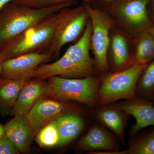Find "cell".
Returning a JSON list of instances; mask_svg holds the SVG:
<instances>
[{
    "label": "cell",
    "instance_id": "1",
    "mask_svg": "<svg viewBox=\"0 0 154 154\" xmlns=\"http://www.w3.org/2000/svg\"><path fill=\"white\" fill-rule=\"evenodd\" d=\"M61 4L42 9L33 8L11 2L0 10V52L28 28L63 8Z\"/></svg>",
    "mask_w": 154,
    "mask_h": 154
},
{
    "label": "cell",
    "instance_id": "2",
    "mask_svg": "<svg viewBox=\"0 0 154 154\" xmlns=\"http://www.w3.org/2000/svg\"><path fill=\"white\" fill-rule=\"evenodd\" d=\"M58 19V12L45 17L18 36L2 52V61L19 56L47 51Z\"/></svg>",
    "mask_w": 154,
    "mask_h": 154
},
{
    "label": "cell",
    "instance_id": "3",
    "mask_svg": "<svg viewBox=\"0 0 154 154\" xmlns=\"http://www.w3.org/2000/svg\"><path fill=\"white\" fill-rule=\"evenodd\" d=\"M146 65L136 63L121 71L100 75L97 105L104 106L119 100L136 98L137 82Z\"/></svg>",
    "mask_w": 154,
    "mask_h": 154
},
{
    "label": "cell",
    "instance_id": "4",
    "mask_svg": "<svg viewBox=\"0 0 154 154\" xmlns=\"http://www.w3.org/2000/svg\"><path fill=\"white\" fill-rule=\"evenodd\" d=\"M48 80V96L61 102L74 101L89 107L97 105L100 75L72 79L54 76Z\"/></svg>",
    "mask_w": 154,
    "mask_h": 154
},
{
    "label": "cell",
    "instance_id": "5",
    "mask_svg": "<svg viewBox=\"0 0 154 154\" xmlns=\"http://www.w3.org/2000/svg\"><path fill=\"white\" fill-rule=\"evenodd\" d=\"M149 0H115L103 7L115 26L134 35L152 25L148 11Z\"/></svg>",
    "mask_w": 154,
    "mask_h": 154
},
{
    "label": "cell",
    "instance_id": "6",
    "mask_svg": "<svg viewBox=\"0 0 154 154\" xmlns=\"http://www.w3.org/2000/svg\"><path fill=\"white\" fill-rule=\"evenodd\" d=\"M90 19L88 10L83 3L75 8L68 7L60 10L47 51L57 57L65 45L75 41L82 35Z\"/></svg>",
    "mask_w": 154,
    "mask_h": 154
},
{
    "label": "cell",
    "instance_id": "7",
    "mask_svg": "<svg viewBox=\"0 0 154 154\" xmlns=\"http://www.w3.org/2000/svg\"><path fill=\"white\" fill-rule=\"evenodd\" d=\"M88 10L92 25L91 50L94 56L96 71L99 75L110 72L108 61L110 33L114 24L107 14L101 10L93 8L83 3Z\"/></svg>",
    "mask_w": 154,
    "mask_h": 154
},
{
    "label": "cell",
    "instance_id": "8",
    "mask_svg": "<svg viewBox=\"0 0 154 154\" xmlns=\"http://www.w3.org/2000/svg\"><path fill=\"white\" fill-rule=\"evenodd\" d=\"M134 36L115 25L111 28L107 55L110 72L121 71L137 63L134 55Z\"/></svg>",
    "mask_w": 154,
    "mask_h": 154
},
{
    "label": "cell",
    "instance_id": "9",
    "mask_svg": "<svg viewBox=\"0 0 154 154\" xmlns=\"http://www.w3.org/2000/svg\"><path fill=\"white\" fill-rule=\"evenodd\" d=\"M54 57L52 53L45 51L26 54L3 61V78L28 82L33 78L38 66Z\"/></svg>",
    "mask_w": 154,
    "mask_h": 154
},
{
    "label": "cell",
    "instance_id": "10",
    "mask_svg": "<svg viewBox=\"0 0 154 154\" xmlns=\"http://www.w3.org/2000/svg\"><path fill=\"white\" fill-rule=\"evenodd\" d=\"M66 102L45 96L37 101L27 115L26 119L34 134L57 116L70 113Z\"/></svg>",
    "mask_w": 154,
    "mask_h": 154
},
{
    "label": "cell",
    "instance_id": "11",
    "mask_svg": "<svg viewBox=\"0 0 154 154\" xmlns=\"http://www.w3.org/2000/svg\"><path fill=\"white\" fill-rule=\"evenodd\" d=\"M115 103L128 115L132 116L135 119V123L129 131L130 136H133L148 127L154 128V105L150 100L137 97Z\"/></svg>",
    "mask_w": 154,
    "mask_h": 154
},
{
    "label": "cell",
    "instance_id": "12",
    "mask_svg": "<svg viewBox=\"0 0 154 154\" xmlns=\"http://www.w3.org/2000/svg\"><path fill=\"white\" fill-rule=\"evenodd\" d=\"M92 33V23L90 19L79 39L73 45L69 47L64 54L88 75H99L96 71L94 59L90 54Z\"/></svg>",
    "mask_w": 154,
    "mask_h": 154
},
{
    "label": "cell",
    "instance_id": "13",
    "mask_svg": "<svg viewBox=\"0 0 154 154\" xmlns=\"http://www.w3.org/2000/svg\"><path fill=\"white\" fill-rule=\"evenodd\" d=\"M76 147L82 150L100 152H113L120 149L119 143L115 137L97 123L80 140Z\"/></svg>",
    "mask_w": 154,
    "mask_h": 154
},
{
    "label": "cell",
    "instance_id": "14",
    "mask_svg": "<svg viewBox=\"0 0 154 154\" xmlns=\"http://www.w3.org/2000/svg\"><path fill=\"white\" fill-rule=\"evenodd\" d=\"M48 94V83L45 80L34 79L26 82L10 115L20 114L26 116L37 101Z\"/></svg>",
    "mask_w": 154,
    "mask_h": 154
},
{
    "label": "cell",
    "instance_id": "15",
    "mask_svg": "<svg viewBox=\"0 0 154 154\" xmlns=\"http://www.w3.org/2000/svg\"><path fill=\"white\" fill-rule=\"evenodd\" d=\"M90 75L77 66L68 56L64 54L54 63H44L38 66L34 72L33 79L45 80L54 76L72 79Z\"/></svg>",
    "mask_w": 154,
    "mask_h": 154
},
{
    "label": "cell",
    "instance_id": "16",
    "mask_svg": "<svg viewBox=\"0 0 154 154\" xmlns=\"http://www.w3.org/2000/svg\"><path fill=\"white\" fill-rule=\"evenodd\" d=\"M4 125L5 134L13 142L20 153L27 152L35 135L25 116L17 114Z\"/></svg>",
    "mask_w": 154,
    "mask_h": 154
},
{
    "label": "cell",
    "instance_id": "17",
    "mask_svg": "<svg viewBox=\"0 0 154 154\" xmlns=\"http://www.w3.org/2000/svg\"><path fill=\"white\" fill-rule=\"evenodd\" d=\"M96 113L97 118L110 129L122 144H125V129L127 113L114 104L101 106Z\"/></svg>",
    "mask_w": 154,
    "mask_h": 154
},
{
    "label": "cell",
    "instance_id": "18",
    "mask_svg": "<svg viewBox=\"0 0 154 154\" xmlns=\"http://www.w3.org/2000/svg\"><path fill=\"white\" fill-rule=\"evenodd\" d=\"M53 120L58 131L59 142L58 146H60L71 143L81 133L85 126L82 117L74 113H65Z\"/></svg>",
    "mask_w": 154,
    "mask_h": 154
},
{
    "label": "cell",
    "instance_id": "19",
    "mask_svg": "<svg viewBox=\"0 0 154 154\" xmlns=\"http://www.w3.org/2000/svg\"><path fill=\"white\" fill-rule=\"evenodd\" d=\"M25 82L4 78L0 80V113L2 116L11 114Z\"/></svg>",
    "mask_w": 154,
    "mask_h": 154
},
{
    "label": "cell",
    "instance_id": "20",
    "mask_svg": "<svg viewBox=\"0 0 154 154\" xmlns=\"http://www.w3.org/2000/svg\"><path fill=\"white\" fill-rule=\"evenodd\" d=\"M133 47L137 63L146 65L154 59V39L147 30L134 35Z\"/></svg>",
    "mask_w": 154,
    "mask_h": 154
},
{
    "label": "cell",
    "instance_id": "21",
    "mask_svg": "<svg viewBox=\"0 0 154 154\" xmlns=\"http://www.w3.org/2000/svg\"><path fill=\"white\" fill-rule=\"evenodd\" d=\"M102 154H154V128L136 137L124 150Z\"/></svg>",
    "mask_w": 154,
    "mask_h": 154
},
{
    "label": "cell",
    "instance_id": "22",
    "mask_svg": "<svg viewBox=\"0 0 154 154\" xmlns=\"http://www.w3.org/2000/svg\"><path fill=\"white\" fill-rule=\"evenodd\" d=\"M154 94V59L146 65L138 81L136 96L138 98L150 99Z\"/></svg>",
    "mask_w": 154,
    "mask_h": 154
},
{
    "label": "cell",
    "instance_id": "23",
    "mask_svg": "<svg viewBox=\"0 0 154 154\" xmlns=\"http://www.w3.org/2000/svg\"><path fill=\"white\" fill-rule=\"evenodd\" d=\"M37 143L42 147H52L58 146L59 135L54 120L46 125L36 134Z\"/></svg>",
    "mask_w": 154,
    "mask_h": 154
},
{
    "label": "cell",
    "instance_id": "24",
    "mask_svg": "<svg viewBox=\"0 0 154 154\" xmlns=\"http://www.w3.org/2000/svg\"><path fill=\"white\" fill-rule=\"evenodd\" d=\"M12 2L36 9L44 8L61 4H69L74 6L77 3V0H13Z\"/></svg>",
    "mask_w": 154,
    "mask_h": 154
},
{
    "label": "cell",
    "instance_id": "25",
    "mask_svg": "<svg viewBox=\"0 0 154 154\" xmlns=\"http://www.w3.org/2000/svg\"><path fill=\"white\" fill-rule=\"evenodd\" d=\"M20 153L17 147L6 134L0 138V154H19Z\"/></svg>",
    "mask_w": 154,
    "mask_h": 154
},
{
    "label": "cell",
    "instance_id": "26",
    "mask_svg": "<svg viewBox=\"0 0 154 154\" xmlns=\"http://www.w3.org/2000/svg\"><path fill=\"white\" fill-rule=\"evenodd\" d=\"M115 0H90L89 5L93 8L101 10L103 7Z\"/></svg>",
    "mask_w": 154,
    "mask_h": 154
},
{
    "label": "cell",
    "instance_id": "27",
    "mask_svg": "<svg viewBox=\"0 0 154 154\" xmlns=\"http://www.w3.org/2000/svg\"><path fill=\"white\" fill-rule=\"evenodd\" d=\"M148 11L151 20L154 23V0H149L148 5Z\"/></svg>",
    "mask_w": 154,
    "mask_h": 154
},
{
    "label": "cell",
    "instance_id": "28",
    "mask_svg": "<svg viewBox=\"0 0 154 154\" xmlns=\"http://www.w3.org/2000/svg\"><path fill=\"white\" fill-rule=\"evenodd\" d=\"M13 0H0V10L8 3L12 2Z\"/></svg>",
    "mask_w": 154,
    "mask_h": 154
},
{
    "label": "cell",
    "instance_id": "29",
    "mask_svg": "<svg viewBox=\"0 0 154 154\" xmlns=\"http://www.w3.org/2000/svg\"><path fill=\"white\" fill-rule=\"evenodd\" d=\"M147 30L154 39V23H153L152 25Z\"/></svg>",
    "mask_w": 154,
    "mask_h": 154
},
{
    "label": "cell",
    "instance_id": "30",
    "mask_svg": "<svg viewBox=\"0 0 154 154\" xmlns=\"http://www.w3.org/2000/svg\"><path fill=\"white\" fill-rule=\"evenodd\" d=\"M5 134V125L0 123V138Z\"/></svg>",
    "mask_w": 154,
    "mask_h": 154
},
{
    "label": "cell",
    "instance_id": "31",
    "mask_svg": "<svg viewBox=\"0 0 154 154\" xmlns=\"http://www.w3.org/2000/svg\"><path fill=\"white\" fill-rule=\"evenodd\" d=\"M2 62L0 59V80L3 78Z\"/></svg>",
    "mask_w": 154,
    "mask_h": 154
},
{
    "label": "cell",
    "instance_id": "32",
    "mask_svg": "<svg viewBox=\"0 0 154 154\" xmlns=\"http://www.w3.org/2000/svg\"><path fill=\"white\" fill-rule=\"evenodd\" d=\"M77 1H81L83 2V3L90 4V0H77Z\"/></svg>",
    "mask_w": 154,
    "mask_h": 154
},
{
    "label": "cell",
    "instance_id": "33",
    "mask_svg": "<svg viewBox=\"0 0 154 154\" xmlns=\"http://www.w3.org/2000/svg\"><path fill=\"white\" fill-rule=\"evenodd\" d=\"M150 100L153 103L154 105V94H153L152 96V97H151L150 99Z\"/></svg>",
    "mask_w": 154,
    "mask_h": 154
}]
</instances>
